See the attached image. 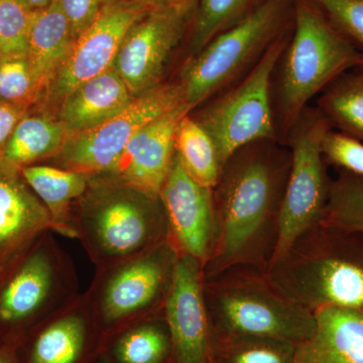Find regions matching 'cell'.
<instances>
[{
  "mask_svg": "<svg viewBox=\"0 0 363 363\" xmlns=\"http://www.w3.org/2000/svg\"><path fill=\"white\" fill-rule=\"evenodd\" d=\"M331 128L328 119L317 107H308L289 135L286 147L291 152V169L272 264L281 259L303 233L323 221L332 179L322 154V140Z\"/></svg>",
  "mask_w": 363,
  "mask_h": 363,
  "instance_id": "30bf717a",
  "label": "cell"
},
{
  "mask_svg": "<svg viewBox=\"0 0 363 363\" xmlns=\"http://www.w3.org/2000/svg\"><path fill=\"white\" fill-rule=\"evenodd\" d=\"M66 16L75 40L98 18L106 0H56Z\"/></svg>",
  "mask_w": 363,
  "mask_h": 363,
  "instance_id": "836d02e7",
  "label": "cell"
},
{
  "mask_svg": "<svg viewBox=\"0 0 363 363\" xmlns=\"http://www.w3.org/2000/svg\"><path fill=\"white\" fill-rule=\"evenodd\" d=\"M291 30L292 26L240 80L210 98L211 102L197 117L191 114L213 140L221 167L236 150L250 143L278 142L272 108V77L290 40Z\"/></svg>",
  "mask_w": 363,
  "mask_h": 363,
  "instance_id": "9c48e42d",
  "label": "cell"
},
{
  "mask_svg": "<svg viewBox=\"0 0 363 363\" xmlns=\"http://www.w3.org/2000/svg\"><path fill=\"white\" fill-rule=\"evenodd\" d=\"M183 104L178 82L161 83L133 98L123 111L99 125L68 136L55 156L58 168L90 177L107 175L126 145L143 128Z\"/></svg>",
  "mask_w": 363,
  "mask_h": 363,
  "instance_id": "8fae6325",
  "label": "cell"
},
{
  "mask_svg": "<svg viewBox=\"0 0 363 363\" xmlns=\"http://www.w3.org/2000/svg\"><path fill=\"white\" fill-rule=\"evenodd\" d=\"M363 55V0H312Z\"/></svg>",
  "mask_w": 363,
  "mask_h": 363,
  "instance_id": "d6a6232c",
  "label": "cell"
},
{
  "mask_svg": "<svg viewBox=\"0 0 363 363\" xmlns=\"http://www.w3.org/2000/svg\"><path fill=\"white\" fill-rule=\"evenodd\" d=\"M295 0H262L247 16L217 35L182 69L183 104L192 112L240 80L293 23Z\"/></svg>",
  "mask_w": 363,
  "mask_h": 363,
  "instance_id": "8992f818",
  "label": "cell"
},
{
  "mask_svg": "<svg viewBox=\"0 0 363 363\" xmlns=\"http://www.w3.org/2000/svg\"><path fill=\"white\" fill-rule=\"evenodd\" d=\"M262 0H200L191 28V57L247 16Z\"/></svg>",
  "mask_w": 363,
  "mask_h": 363,
  "instance_id": "83f0119b",
  "label": "cell"
},
{
  "mask_svg": "<svg viewBox=\"0 0 363 363\" xmlns=\"http://www.w3.org/2000/svg\"><path fill=\"white\" fill-rule=\"evenodd\" d=\"M316 107L332 128L363 143V69L339 76L320 94Z\"/></svg>",
  "mask_w": 363,
  "mask_h": 363,
  "instance_id": "cb8c5ba5",
  "label": "cell"
},
{
  "mask_svg": "<svg viewBox=\"0 0 363 363\" xmlns=\"http://www.w3.org/2000/svg\"><path fill=\"white\" fill-rule=\"evenodd\" d=\"M98 363H113L111 360L107 359V358H104V359L100 360Z\"/></svg>",
  "mask_w": 363,
  "mask_h": 363,
  "instance_id": "ab89813d",
  "label": "cell"
},
{
  "mask_svg": "<svg viewBox=\"0 0 363 363\" xmlns=\"http://www.w3.org/2000/svg\"><path fill=\"white\" fill-rule=\"evenodd\" d=\"M180 253L162 241L109 266L96 269L86 291L97 328L119 332L164 311Z\"/></svg>",
  "mask_w": 363,
  "mask_h": 363,
  "instance_id": "52a82bcc",
  "label": "cell"
},
{
  "mask_svg": "<svg viewBox=\"0 0 363 363\" xmlns=\"http://www.w3.org/2000/svg\"><path fill=\"white\" fill-rule=\"evenodd\" d=\"M175 147L186 173L200 185L213 189L222 169L218 154L212 138L191 113L179 124Z\"/></svg>",
  "mask_w": 363,
  "mask_h": 363,
  "instance_id": "d4e9b609",
  "label": "cell"
},
{
  "mask_svg": "<svg viewBox=\"0 0 363 363\" xmlns=\"http://www.w3.org/2000/svg\"><path fill=\"white\" fill-rule=\"evenodd\" d=\"M47 231L54 233L47 208L21 168L0 160V269Z\"/></svg>",
  "mask_w": 363,
  "mask_h": 363,
  "instance_id": "e0dca14e",
  "label": "cell"
},
{
  "mask_svg": "<svg viewBox=\"0 0 363 363\" xmlns=\"http://www.w3.org/2000/svg\"><path fill=\"white\" fill-rule=\"evenodd\" d=\"M169 225V238L181 255L199 260L204 267L213 245V192L186 173L177 155L161 192Z\"/></svg>",
  "mask_w": 363,
  "mask_h": 363,
  "instance_id": "9a60e30c",
  "label": "cell"
},
{
  "mask_svg": "<svg viewBox=\"0 0 363 363\" xmlns=\"http://www.w3.org/2000/svg\"><path fill=\"white\" fill-rule=\"evenodd\" d=\"M176 363H210L212 334L204 298L203 264L179 257L164 307Z\"/></svg>",
  "mask_w": 363,
  "mask_h": 363,
  "instance_id": "5bb4252c",
  "label": "cell"
},
{
  "mask_svg": "<svg viewBox=\"0 0 363 363\" xmlns=\"http://www.w3.org/2000/svg\"><path fill=\"white\" fill-rule=\"evenodd\" d=\"M91 177L73 206V226L96 269L143 252L169 238L160 197H150L109 176Z\"/></svg>",
  "mask_w": 363,
  "mask_h": 363,
  "instance_id": "277c9868",
  "label": "cell"
},
{
  "mask_svg": "<svg viewBox=\"0 0 363 363\" xmlns=\"http://www.w3.org/2000/svg\"><path fill=\"white\" fill-rule=\"evenodd\" d=\"M130 1L145 2V4H152V6H167L166 0H130Z\"/></svg>",
  "mask_w": 363,
  "mask_h": 363,
  "instance_id": "f35d334b",
  "label": "cell"
},
{
  "mask_svg": "<svg viewBox=\"0 0 363 363\" xmlns=\"http://www.w3.org/2000/svg\"><path fill=\"white\" fill-rule=\"evenodd\" d=\"M190 109L182 104L155 119L126 145L107 175L150 197H159L176 156V133Z\"/></svg>",
  "mask_w": 363,
  "mask_h": 363,
  "instance_id": "2e32d148",
  "label": "cell"
},
{
  "mask_svg": "<svg viewBox=\"0 0 363 363\" xmlns=\"http://www.w3.org/2000/svg\"><path fill=\"white\" fill-rule=\"evenodd\" d=\"M75 43L70 25L56 0L33 11L28 60L40 91L48 89Z\"/></svg>",
  "mask_w": 363,
  "mask_h": 363,
  "instance_id": "7402d4cb",
  "label": "cell"
},
{
  "mask_svg": "<svg viewBox=\"0 0 363 363\" xmlns=\"http://www.w3.org/2000/svg\"><path fill=\"white\" fill-rule=\"evenodd\" d=\"M133 98L112 66L77 86L62 100L58 121L63 124L68 138L108 121L123 111Z\"/></svg>",
  "mask_w": 363,
  "mask_h": 363,
  "instance_id": "ffe728a7",
  "label": "cell"
},
{
  "mask_svg": "<svg viewBox=\"0 0 363 363\" xmlns=\"http://www.w3.org/2000/svg\"><path fill=\"white\" fill-rule=\"evenodd\" d=\"M312 335L296 346L293 363H363V307L314 313Z\"/></svg>",
  "mask_w": 363,
  "mask_h": 363,
  "instance_id": "ac0fdd59",
  "label": "cell"
},
{
  "mask_svg": "<svg viewBox=\"0 0 363 363\" xmlns=\"http://www.w3.org/2000/svg\"><path fill=\"white\" fill-rule=\"evenodd\" d=\"M0 342H1V333H0ZM0 345H1V343H0Z\"/></svg>",
  "mask_w": 363,
  "mask_h": 363,
  "instance_id": "60d3db41",
  "label": "cell"
},
{
  "mask_svg": "<svg viewBox=\"0 0 363 363\" xmlns=\"http://www.w3.org/2000/svg\"><path fill=\"white\" fill-rule=\"evenodd\" d=\"M155 7L145 2L106 0L96 21L74 43L48 87L50 95L63 100L77 86L111 68L131 26Z\"/></svg>",
  "mask_w": 363,
  "mask_h": 363,
  "instance_id": "7c38bea8",
  "label": "cell"
},
{
  "mask_svg": "<svg viewBox=\"0 0 363 363\" xmlns=\"http://www.w3.org/2000/svg\"><path fill=\"white\" fill-rule=\"evenodd\" d=\"M340 228L363 233V178L338 169L332 179L323 221Z\"/></svg>",
  "mask_w": 363,
  "mask_h": 363,
  "instance_id": "f1b7e54d",
  "label": "cell"
},
{
  "mask_svg": "<svg viewBox=\"0 0 363 363\" xmlns=\"http://www.w3.org/2000/svg\"><path fill=\"white\" fill-rule=\"evenodd\" d=\"M23 178L51 216L54 233L76 240L73 206L89 186L91 177L45 164L21 168Z\"/></svg>",
  "mask_w": 363,
  "mask_h": 363,
  "instance_id": "44dd1931",
  "label": "cell"
},
{
  "mask_svg": "<svg viewBox=\"0 0 363 363\" xmlns=\"http://www.w3.org/2000/svg\"><path fill=\"white\" fill-rule=\"evenodd\" d=\"M189 13L169 6L155 7L126 33L113 68L133 97L161 84L162 71L180 42Z\"/></svg>",
  "mask_w": 363,
  "mask_h": 363,
  "instance_id": "4fadbf2b",
  "label": "cell"
},
{
  "mask_svg": "<svg viewBox=\"0 0 363 363\" xmlns=\"http://www.w3.org/2000/svg\"><path fill=\"white\" fill-rule=\"evenodd\" d=\"M204 298L212 342L252 336L298 344L314 331V314L279 292L257 267H233L204 279Z\"/></svg>",
  "mask_w": 363,
  "mask_h": 363,
  "instance_id": "5b68a950",
  "label": "cell"
},
{
  "mask_svg": "<svg viewBox=\"0 0 363 363\" xmlns=\"http://www.w3.org/2000/svg\"><path fill=\"white\" fill-rule=\"evenodd\" d=\"M327 166L350 172L363 178V143L331 128L322 140Z\"/></svg>",
  "mask_w": 363,
  "mask_h": 363,
  "instance_id": "1f68e13d",
  "label": "cell"
},
{
  "mask_svg": "<svg viewBox=\"0 0 363 363\" xmlns=\"http://www.w3.org/2000/svg\"><path fill=\"white\" fill-rule=\"evenodd\" d=\"M40 91L28 57L0 58V100L30 107Z\"/></svg>",
  "mask_w": 363,
  "mask_h": 363,
  "instance_id": "4dcf8cb0",
  "label": "cell"
},
{
  "mask_svg": "<svg viewBox=\"0 0 363 363\" xmlns=\"http://www.w3.org/2000/svg\"><path fill=\"white\" fill-rule=\"evenodd\" d=\"M28 111V107L0 100V155L13 133L14 128Z\"/></svg>",
  "mask_w": 363,
  "mask_h": 363,
  "instance_id": "e575fe53",
  "label": "cell"
},
{
  "mask_svg": "<svg viewBox=\"0 0 363 363\" xmlns=\"http://www.w3.org/2000/svg\"><path fill=\"white\" fill-rule=\"evenodd\" d=\"M117 363H164L172 357L164 311L119 332L113 346Z\"/></svg>",
  "mask_w": 363,
  "mask_h": 363,
  "instance_id": "484cf974",
  "label": "cell"
},
{
  "mask_svg": "<svg viewBox=\"0 0 363 363\" xmlns=\"http://www.w3.org/2000/svg\"><path fill=\"white\" fill-rule=\"evenodd\" d=\"M297 344L269 337H228L212 342L210 363H293Z\"/></svg>",
  "mask_w": 363,
  "mask_h": 363,
  "instance_id": "4316f807",
  "label": "cell"
},
{
  "mask_svg": "<svg viewBox=\"0 0 363 363\" xmlns=\"http://www.w3.org/2000/svg\"><path fill=\"white\" fill-rule=\"evenodd\" d=\"M267 274L298 307H363V233L317 224L303 233Z\"/></svg>",
  "mask_w": 363,
  "mask_h": 363,
  "instance_id": "3957f363",
  "label": "cell"
},
{
  "mask_svg": "<svg viewBox=\"0 0 363 363\" xmlns=\"http://www.w3.org/2000/svg\"><path fill=\"white\" fill-rule=\"evenodd\" d=\"M28 363H81L96 327L85 294L39 325Z\"/></svg>",
  "mask_w": 363,
  "mask_h": 363,
  "instance_id": "d6986e66",
  "label": "cell"
},
{
  "mask_svg": "<svg viewBox=\"0 0 363 363\" xmlns=\"http://www.w3.org/2000/svg\"><path fill=\"white\" fill-rule=\"evenodd\" d=\"M33 18L18 0H0V58L28 56Z\"/></svg>",
  "mask_w": 363,
  "mask_h": 363,
  "instance_id": "f546056e",
  "label": "cell"
},
{
  "mask_svg": "<svg viewBox=\"0 0 363 363\" xmlns=\"http://www.w3.org/2000/svg\"><path fill=\"white\" fill-rule=\"evenodd\" d=\"M54 234L43 233L0 269V333L42 323L80 295L73 260Z\"/></svg>",
  "mask_w": 363,
  "mask_h": 363,
  "instance_id": "ba28073f",
  "label": "cell"
},
{
  "mask_svg": "<svg viewBox=\"0 0 363 363\" xmlns=\"http://www.w3.org/2000/svg\"><path fill=\"white\" fill-rule=\"evenodd\" d=\"M290 169V149L277 140L250 143L227 160L212 189L215 233L204 279L238 266L267 272Z\"/></svg>",
  "mask_w": 363,
  "mask_h": 363,
  "instance_id": "6da1fadb",
  "label": "cell"
},
{
  "mask_svg": "<svg viewBox=\"0 0 363 363\" xmlns=\"http://www.w3.org/2000/svg\"><path fill=\"white\" fill-rule=\"evenodd\" d=\"M16 346L13 342L0 345V363H18Z\"/></svg>",
  "mask_w": 363,
  "mask_h": 363,
  "instance_id": "d590c367",
  "label": "cell"
},
{
  "mask_svg": "<svg viewBox=\"0 0 363 363\" xmlns=\"http://www.w3.org/2000/svg\"><path fill=\"white\" fill-rule=\"evenodd\" d=\"M363 69V55L312 0L294 2L290 40L272 77L278 142L286 145L313 98L339 76Z\"/></svg>",
  "mask_w": 363,
  "mask_h": 363,
  "instance_id": "7a4b0ae2",
  "label": "cell"
},
{
  "mask_svg": "<svg viewBox=\"0 0 363 363\" xmlns=\"http://www.w3.org/2000/svg\"><path fill=\"white\" fill-rule=\"evenodd\" d=\"M200 0H166L167 6L177 7L191 13L192 9L199 4Z\"/></svg>",
  "mask_w": 363,
  "mask_h": 363,
  "instance_id": "74e56055",
  "label": "cell"
},
{
  "mask_svg": "<svg viewBox=\"0 0 363 363\" xmlns=\"http://www.w3.org/2000/svg\"><path fill=\"white\" fill-rule=\"evenodd\" d=\"M18 1L26 7L28 11H38L51 6L55 0H18Z\"/></svg>",
  "mask_w": 363,
  "mask_h": 363,
  "instance_id": "8d00e7d4",
  "label": "cell"
},
{
  "mask_svg": "<svg viewBox=\"0 0 363 363\" xmlns=\"http://www.w3.org/2000/svg\"><path fill=\"white\" fill-rule=\"evenodd\" d=\"M67 133L60 121L26 112L0 155V160L18 167L30 166L47 157H54L61 150Z\"/></svg>",
  "mask_w": 363,
  "mask_h": 363,
  "instance_id": "603a6c76",
  "label": "cell"
}]
</instances>
